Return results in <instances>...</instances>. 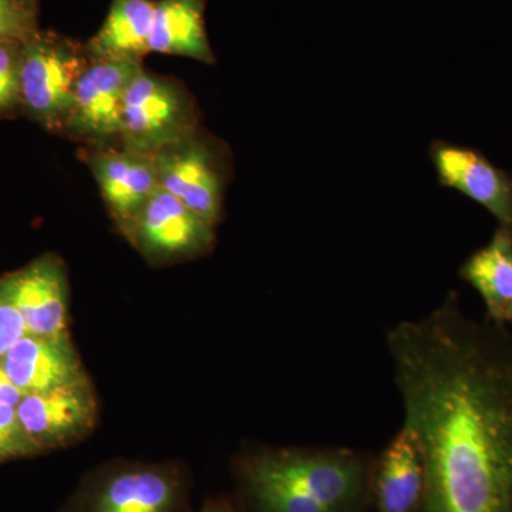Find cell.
<instances>
[{"label":"cell","instance_id":"1","mask_svg":"<svg viewBox=\"0 0 512 512\" xmlns=\"http://www.w3.org/2000/svg\"><path fill=\"white\" fill-rule=\"evenodd\" d=\"M386 345L403 424L426 457L421 512H512V333L450 293Z\"/></svg>","mask_w":512,"mask_h":512},{"label":"cell","instance_id":"2","mask_svg":"<svg viewBox=\"0 0 512 512\" xmlns=\"http://www.w3.org/2000/svg\"><path fill=\"white\" fill-rule=\"evenodd\" d=\"M376 456L350 447H254L232 464L241 512H367Z\"/></svg>","mask_w":512,"mask_h":512},{"label":"cell","instance_id":"3","mask_svg":"<svg viewBox=\"0 0 512 512\" xmlns=\"http://www.w3.org/2000/svg\"><path fill=\"white\" fill-rule=\"evenodd\" d=\"M191 490L177 461H113L86 474L60 512H191Z\"/></svg>","mask_w":512,"mask_h":512},{"label":"cell","instance_id":"4","mask_svg":"<svg viewBox=\"0 0 512 512\" xmlns=\"http://www.w3.org/2000/svg\"><path fill=\"white\" fill-rule=\"evenodd\" d=\"M90 62L86 45L37 30L20 47V104L43 127L64 133L77 83Z\"/></svg>","mask_w":512,"mask_h":512},{"label":"cell","instance_id":"5","mask_svg":"<svg viewBox=\"0 0 512 512\" xmlns=\"http://www.w3.org/2000/svg\"><path fill=\"white\" fill-rule=\"evenodd\" d=\"M194 131L197 114L183 86L143 67L124 96L120 146L154 156Z\"/></svg>","mask_w":512,"mask_h":512},{"label":"cell","instance_id":"6","mask_svg":"<svg viewBox=\"0 0 512 512\" xmlns=\"http://www.w3.org/2000/svg\"><path fill=\"white\" fill-rule=\"evenodd\" d=\"M124 235L148 261L170 264L210 251L214 247L215 227L158 187Z\"/></svg>","mask_w":512,"mask_h":512},{"label":"cell","instance_id":"7","mask_svg":"<svg viewBox=\"0 0 512 512\" xmlns=\"http://www.w3.org/2000/svg\"><path fill=\"white\" fill-rule=\"evenodd\" d=\"M153 158L158 187L173 194L217 227L222 212L225 177L214 144L194 131L161 148Z\"/></svg>","mask_w":512,"mask_h":512},{"label":"cell","instance_id":"8","mask_svg":"<svg viewBox=\"0 0 512 512\" xmlns=\"http://www.w3.org/2000/svg\"><path fill=\"white\" fill-rule=\"evenodd\" d=\"M141 69L143 63L92 60L77 83L64 133L92 147L120 143L124 96Z\"/></svg>","mask_w":512,"mask_h":512},{"label":"cell","instance_id":"9","mask_svg":"<svg viewBox=\"0 0 512 512\" xmlns=\"http://www.w3.org/2000/svg\"><path fill=\"white\" fill-rule=\"evenodd\" d=\"M16 412L29 439L43 454L89 436L97 421L96 393L84 376L49 392L26 394Z\"/></svg>","mask_w":512,"mask_h":512},{"label":"cell","instance_id":"10","mask_svg":"<svg viewBox=\"0 0 512 512\" xmlns=\"http://www.w3.org/2000/svg\"><path fill=\"white\" fill-rule=\"evenodd\" d=\"M30 335H69V281L56 255L46 254L0 278Z\"/></svg>","mask_w":512,"mask_h":512},{"label":"cell","instance_id":"11","mask_svg":"<svg viewBox=\"0 0 512 512\" xmlns=\"http://www.w3.org/2000/svg\"><path fill=\"white\" fill-rule=\"evenodd\" d=\"M87 158L101 197L124 234L158 188L154 158L123 146L93 147Z\"/></svg>","mask_w":512,"mask_h":512},{"label":"cell","instance_id":"12","mask_svg":"<svg viewBox=\"0 0 512 512\" xmlns=\"http://www.w3.org/2000/svg\"><path fill=\"white\" fill-rule=\"evenodd\" d=\"M426 493L423 446L403 424L376 456L372 508L376 512H421Z\"/></svg>","mask_w":512,"mask_h":512},{"label":"cell","instance_id":"13","mask_svg":"<svg viewBox=\"0 0 512 512\" xmlns=\"http://www.w3.org/2000/svg\"><path fill=\"white\" fill-rule=\"evenodd\" d=\"M433 163L441 184L467 195L512 229V178L470 148L436 144Z\"/></svg>","mask_w":512,"mask_h":512},{"label":"cell","instance_id":"14","mask_svg":"<svg viewBox=\"0 0 512 512\" xmlns=\"http://www.w3.org/2000/svg\"><path fill=\"white\" fill-rule=\"evenodd\" d=\"M0 366L25 394L49 392L87 376L69 335L46 338L26 333Z\"/></svg>","mask_w":512,"mask_h":512},{"label":"cell","instance_id":"15","mask_svg":"<svg viewBox=\"0 0 512 512\" xmlns=\"http://www.w3.org/2000/svg\"><path fill=\"white\" fill-rule=\"evenodd\" d=\"M154 0H113L103 25L86 45L92 60L143 63L150 52Z\"/></svg>","mask_w":512,"mask_h":512},{"label":"cell","instance_id":"16","mask_svg":"<svg viewBox=\"0 0 512 512\" xmlns=\"http://www.w3.org/2000/svg\"><path fill=\"white\" fill-rule=\"evenodd\" d=\"M205 5L207 0H158L150 52L215 63L205 28Z\"/></svg>","mask_w":512,"mask_h":512},{"label":"cell","instance_id":"17","mask_svg":"<svg viewBox=\"0 0 512 512\" xmlns=\"http://www.w3.org/2000/svg\"><path fill=\"white\" fill-rule=\"evenodd\" d=\"M461 278L483 299L487 319L512 322V229L500 227L493 239L468 258Z\"/></svg>","mask_w":512,"mask_h":512},{"label":"cell","instance_id":"18","mask_svg":"<svg viewBox=\"0 0 512 512\" xmlns=\"http://www.w3.org/2000/svg\"><path fill=\"white\" fill-rule=\"evenodd\" d=\"M42 451L29 439L20 423L16 407L0 403V463L35 457Z\"/></svg>","mask_w":512,"mask_h":512},{"label":"cell","instance_id":"19","mask_svg":"<svg viewBox=\"0 0 512 512\" xmlns=\"http://www.w3.org/2000/svg\"><path fill=\"white\" fill-rule=\"evenodd\" d=\"M36 32L33 8L20 0H0V45H23Z\"/></svg>","mask_w":512,"mask_h":512},{"label":"cell","instance_id":"20","mask_svg":"<svg viewBox=\"0 0 512 512\" xmlns=\"http://www.w3.org/2000/svg\"><path fill=\"white\" fill-rule=\"evenodd\" d=\"M20 47L0 45V114L20 104Z\"/></svg>","mask_w":512,"mask_h":512},{"label":"cell","instance_id":"21","mask_svg":"<svg viewBox=\"0 0 512 512\" xmlns=\"http://www.w3.org/2000/svg\"><path fill=\"white\" fill-rule=\"evenodd\" d=\"M26 326L16 306L10 301L8 293L0 284V360L23 335Z\"/></svg>","mask_w":512,"mask_h":512},{"label":"cell","instance_id":"22","mask_svg":"<svg viewBox=\"0 0 512 512\" xmlns=\"http://www.w3.org/2000/svg\"><path fill=\"white\" fill-rule=\"evenodd\" d=\"M25 396L26 394L9 379L3 367L0 366V403L18 407V404L22 402Z\"/></svg>","mask_w":512,"mask_h":512},{"label":"cell","instance_id":"23","mask_svg":"<svg viewBox=\"0 0 512 512\" xmlns=\"http://www.w3.org/2000/svg\"><path fill=\"white\" fill-rule=\"evenodd\" d=\"M200 512H241L237 503L231 497L208 498L201 507Z\"/></svg>","mask_w":512,"mask_h":512},{"label":"cell","instance_id":"24","mask_svg":"<svg viewBox=\"0 0 512 512\" xmlns=\"http://www.w3.org/2000/svg\"><path fill=\"white\" fill-rule=\"evenodd\" d=\"M20 2L25 3V5L30 6V8H33V5H35L36 0H20Z\"/></svg>","mask_w":512,"mask_h":512}]
</instances>
